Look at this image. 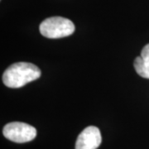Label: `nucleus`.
I'll list each match as a JSON object with an SVG mask.
<instances>
[{"mask_svg": "<svg viewBox=\"0 0 149 149\" xmlns=\"http://www.w3.org/2000/svg\"><path fill=\"white\" fill-rule=\"evenodd\" d=\"M41 70L29 62H17L10 65L3 74V84L9 88H21L27 83L37 80Z\"/></svg>", "mask_w": 149, "mask_h": 149, "instance_id": "f257e3e1", "label": "nucleus"}, {"mask_svg": "<svg viewBox=\"0 0 149 149\" xmlns=\"http://www.w3.org/2000/svg\"><path fill=\"white\" fill-rule=\"evenodd\" d=\"M40 32L43 37L57 39L68 37L74 32V25L70 19L62 17H52L40 24Z\"/></svg>", "mask_w": 149, "mask_h": 149, "instance_id": "f03ea898", "label": "nucleus"}, {"mask_svg": "<svg viewBox=\"0 0 149 149\" xmlns=\"http://www.w3.org/2000/svg\"><path fill=\"white\" fill-rule=\"evenodd\" d=\"M134 68L138 74L145 79H149V43L142 50L140 56L134 60Z\"/></svg>", "mask_w": 149, "mask_h": 149, "instance_id": "39448f33", "label": "nucleus"}, {"mask_svg": "<svg viewBox=\"0 0 149 149\" xmlns=\"http://www.w3.org/2000/svg\"><path fill=\"white\" fill-rule=\"evenodd\" d=\"M101 141L100 129L95 126H89L78 136L75 149H97L101 144Z\"/></svg>", "mask_w": 149, "mask_h": 149, "instance_id": "20e7f679", "label": "nucleus"}, {"mask_svg": "<svg viewBox=\"0 0 149 149\" xmlns=\"http://www.w3.org/2000/svg\"><path fill=\"white\" fill-rule=\"evenodd\" d=\"M3 133L6 139L12 142L23 143L32 141L37 137V129L25 123L12 122L3 127Z\"/></svg>", "mask_w": 149, "mask_h": 149, "instance_id": "7ed1b4c3", "label": "nucleus"}]
</instances>
